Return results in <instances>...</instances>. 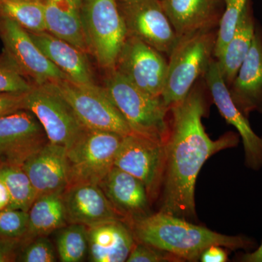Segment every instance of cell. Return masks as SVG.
Listing matches in <instances>:
<instances>
[{"label": "cell", "mask_w": 262, "mask_h": 262, "mask_svg": "<svg viewBox=\"0 0 262 262\" xmlns=\"http://www.w3.org/2000/svg\"><path fill=\"white\" fill-rule=\"evenodd\" d=\"M48 142L42 125L29 110L0 117V163L21 165Z\"/></svg>", "instance_id": "obj_13"}, {"label": "cell", "mask_w": 262, "mask_h": 262, "mask_svg": "<svg viewBox=\"0 0 262 262\" xmlns=\"http://www.w3.org/2000/svg\"><path fill=\"white\" fill-rule=\"evenodd\" d=\"M80 0H46V32L89 53L81 15Z\"/></svg>", "instance_id": "obj_22"}, {"label": "cell", "mask_w": 262, "mask_h": 262, "mask_svg": "<svg viewBox=\"0 0 262 262\" xmlns=\"http://www.w3.org/2000/svg\"><path fill=\"white\" fill-rule=\"evenodd\" d=\"M34 85L3 51L0 55V94H23Z\"/></svg>", "instance_id": "obj_29"}, {"label": "cell", "mask_w": 262, "mask_h": 262, "mask_svg": "<svg viewBox=\"0 0 262 262\" xmlns=\"http://www.w3.org/2000/svg\"><path fill=\"white\" fill-rule=\"evenodd\" d=\"M166 143L138 134L123 136L115 166L134 176L145 186L149 200L158 194L165 173Z\"/></svg>", "instance_id": "obj_10"}, {"label": "cell", "mask_w": 262, "mask_h": 262, "mask_svg": "<svg viewBox=\"0 0 262 262\" xmlns=\"http://www.w3.org/2000/svg\"><path fill=\"white\" fill-rule=\"evenodd\" d=\"M207 89L219 111L229 125L235 127L244 144L246 163L253 170L262 167V138L253 131L248 117L237 108L231 97L228 86L213 58L204 77Z\"/></svg>", "instance_id": "obj_14"}, {"label": "cell", "mask_w": 262, "mask_h": 262, "mask_svg": "<svg viewBox=\"0 0 262 262\" xmlns=\"http://www.w3.org/2000/svg\"><path fill=\"white\" fill-rule=\"evenodd\" d=\"M256 26L253 2L249 0L237 22L232 37L220 57L215 58L220 66L221 73L228 87L233 82L241 63L251 48Z\"/></svg>", "instance_id": "obj_23"}, {"label": "cell", "mask_w": 262, "mask_h": 262, "mask_svg": "<svg viewBox=\"0 0 262 262\" xmlns=\"http://www.w3.org/2000/svg\"><path fill=\"white\" fill-rule=\"evenodd\" d=\"M241 261L244 262H262V242L257 249L251 253L244 254L241 258Z\"/></svg>", "instance_id": "obj_37"}, {"label": "cell", "mask_w": 262, "mask_h": 262, "mask_svg": "<svg viewBox=\"0 0 262 262\" xmlns=\"http://www.w3.org/2000/svg\"><path fill=\"white\" fill-rule=\"evenodd\" d=\"M228 88L236 106L246 117L253 112H262V27L260 24H256L251 48Z\"/></svg>", "instance_id": "obj_17"}, {"label": "cell", "mask_w": 262, "mask_h": 262, "mask_svg": "<svg viewBox=\"0 0 262 262\" xmlns=\"http://www.w3.org/2000/svg\"><path fill=\"white\" fill-rule=\"evenodd\" d=\"M249 0H223L225 5L223 15L217 30L213 56L218 58L233 34L239 18Z\"/></svg>", "instance_id": "obj_28"}, {"label": "cell", "mask_w": 262, "mask_h": 262, "mask_svg": "<svg viewBox=\"0 0 262 262\" xmlns=\"http://www.w3.org/2000/svg\"><path fill=\"white\" fill-rule=\"evenodd\" d=\"M165 251L139 242L131 250L127 262H160L168 261Z\"/></svg>", "instance_id": "obj_32"}, {"label": "cell", "mask_w": 262, "mask_h": 262, "mask_svg": "<svg viewBox=\"0 0 262 262\" xmlns=\"http://www.w3.org/2000/svg\"><path fill=\"white\" fill-rule=\"evenodd\" d=\"M218 29L196 31L179 37L168 56V74L161 97L167 107L182 101L209 68Z\"/></svg>", "instance_id": "obj_4"}, {"label": "cell", "mask_w": 262, "mask_h": 262, "mask_svg": "<svg viewBox=\"0 0 262 262\" xmlns=\"http://www.w3.org/2000/svg\"><path fill=\"white\" fill-rule=\"evenodd\" d=\"M63 192L51 193L35 200L28 211V228L24 244L35 237L49 235L68 225Z\"/></svg>", "instance_id": "obj_24"}, {"label": "cell", "mask_w": 262, "mask_h": 262, "mask_svg": "<svg viewBox=\"0 0 262 262\" xmlns=\"http://www.w3.org/2000/svg\"><path fill=\"white\" fill-rule=\"evenodd\" d=\"M25 94H0V117L24 110Z\"/></svg>", "instance_id": "obj_34"}, {"label": "cell", "mask_w": 262, "mask_h": 262, "mask_svg": "<svg viewBox=\"0 0 262 262\" xmlns=\"http://www.w3.org/2000/svg\"><path fill=\"white\" fill-rule=\"evenodd\" d=\"M98 186L127 225L151 214L145 186L130 173L114 166Z\"/></svg>", "instance_id": "obj_18"}, {"label": "cell", "mask_w": 262, "mask_h": 262, "mask_svg": "<svg viewBox=\"0 0 262 262\" xmlns=\"http://www.w3.org/2000/svg\"><path fill=\"white\" fill-rule=\"evenodd\" d=\"M23 244V239L0 237V262L18 261Z\"/></svg>", "instance_id": "obj_33"}, {"label": "cell", "mask_w": 262, "mask_h": 262, "mask_svg": "<svg viewBox=\"0 0 262 262\" xmlns=\"http://www.w3.org/2000/svg\"><path fill=\"white\" fill-rule=\"evenodd\" d=\"M115 69L146 94L153 96L163 94L168 60L163 53L140 39L127 36Z\"/></svg>", "instance_id": "obj_12"}, {"label": "cell", "mask_w": 262, "mask_h": 262, "mask_svg": "<svg viewBox=\"0 0 262 262\" xmlns=\"http://www.w3.org/2000/svg\"><path fill=\"white\" fill-rule=\"evenodd\" d=\"M67 223L86 227L125 219L114 208L98 184L80 183L66 188L63 192Z\"/></svg>", "instance_id": "obj_15"}, {"label": "cell", "mask_w": 262, "mask_h": 262, "mask_svg": "<svg viewBox=\"0 0 262 262\" xmlns=\"http://www.w3.org/2000/svg\"><path fill=\"white\" fill-rule=\"evenodd\" d=\"M0 15L30 33L46 32L45 4L34 0H0Z\"/></svg>", "instance_id": "obj_26"}, {"label": "cell", "mask_w": 262, "mask_h": 262, "mask_svg": "<svg viewBox=\"0 0 262 262\" xmlns=\"http://www.w3.org/2000/svg\"><path fill=\"white\" fill-rule=\"evenodd\" d=\"M162 5L179 37L196 31L218 29L223 0H161Z\"/></svg>", "instance_id": "obj_19"}, {"label": "cell", "mask_w": 262, "mask_h": 262, "mask_svg": "<svg viewBox=\"0 0 262 262\" xmlns=\"http://www.w3.org/2000/svg\"><path fill=\"white\" fill-rule=\"evenodd\" d=\"M0 180L4 183L10 194V204L7 209L28 212L37 196L21 165L0 163Z\"/></svg>", "instance_id": "obj_25"}, {"label": "cell", "mask_w": 262, "mask_h": 262, "mask_svg": "<svg viewBox=\"0 0 262 262\" xmlns=\"http://www.w3.org/2000/svg\"><path fill=\"white\" fill-rule=\"evenodd\" d=\"M129 227L138 242L191 261L200 258L202 253L212 246L237 250L247 249L253 244L251 239L244 236L217 233L160 211L133 221Z\"/></svg>", "instance_id": "obj_2"}, {"label": "cell", "mask_w": 262, "mask_h": 262, "mask_svg": "<svg viewBox=\"0 0 262 262\" xmlns=\"http://www.w3.org/2000/svg\"><path fill=\"white\" fill-rule=\"evenodd\" d=\"M172 124L166 144L163 204L160 212L189 220L195 217L194 190L198 174L206 160L221 150L237 145L229 133L212 140L202 118L206 113L204 89L198 82L189 94L170 108Z\"/></svg>", "instance_id": "obj_1"}, {"label": "cell", "mask_w": 262, "mask_h": 262, "mask_svg": "<svg viewBox=\"0 0 262 262\" xmlns=\"http://www.w3.org/2000/svg\"><path fill=\"white\" fill-rule=\"evenodd\" d=\"M34 1L39 2V3H46V0H34Z\"/></svg>", "instance_id": "obj_38"}, {"label": "cell", "mask_w": 262, "mask_h": 262, "mask_svg": "<svg viewBox=\"0 0 262 262\" xmlns=\"http://www.w3.org/2000/svg\"><path fill=\"white\" fill-rule=\"evenodd\" d=\"M127 36L170 56L179 37L162 5L161 0H117Z\"/></svg>", "instance_id": "obj_9"}, {"label": "cell", "mask_w": 262, "mask_h": 262, "mask_svg": "<svg viewBox=\"0 0 262 262\" xmlns=\"http://www.w3.org/2000/svg\"><path fill=\"white\" fill-rule=\"evenodd\" d=\"M28 228V212L21 210L0 211V237L23 239Z\"/></svg>", "instance_id": "obj_31"}, {"label": "cell", "mask_w": 262, "mask_h": 262, "mask_svg": "<svg viewBox=\"0 0 262 262\" xmlns=\"http://www.w3.org/2000/svg\"><path fill=\"white\" fill-rule=\"evenodd\" d=\"M80 8L89 53L103 70H113L127 37L117 0H82Z\"/></svg>", "instance_id": "obj_5"}, {"label": "cell", "mask_w": 262, "mask_h": 262, "mask_svg": "<svg viewBox=\"0 0 262 262\" xmlns=\"http://www.w3.org/2000/svg\"><path fill=\"white\" fill-rule=\"evenodd\" d=\"M33 40L69 80L81 84H95L88 53L48 32L30 33Z\"/></svg>", "instance_id": "obj_20"}, {"label": "cell", "mask_w": 262, "mask_h": 262, "mask_svg": "<svg viewBox=\"0 0 262 262\" xmlns=\"http://www.w3.org/2000/svg\"><path fill=\"white\" fill-rule=\"evenodd\" d=\"M24 110L34 114L51 144L70 148L87 127L49 84L33 86L24 96Z\"/></svg>", "instance_id": "obj_8"}, {"label": "cell", "mask_w": 262, "mask_h": 262, "mask_svg": "<svg viewBox=\"0 0 262 262\" xmlns=\"http://www.w3.org/2000/svg\"><path fill=\"white\" fill-rule=\"evenodd\" d=\"M0 38L4 46L3 51L33 84L42 85L68 80L38 47L29 32L1 15Z\"/></svg>", "instance_id": "obj_11"}, {"label": "cell", "mask_w": 262, "mask_h": 262, "mask_svg": "<svg viewBox=\"0 0 262 262\" xmlns=\"http://www.w3.org/2000/svg\"><path fill=\"white\" fill-rule=\"evenodd\" d=\"M28 175L37 198L63 192L69 184L67 149L48 142L21 165Z\"/></svg>", "instance_id": "obj_16"}, {"label": "cell", "mask_w": 262, "mask_h": 262, "mask_svg": "<svg viewBox=\"0 0 262 262\" xmlns=\"http://www.w3.org/2000/svg\"><path fill=\"white\" fill-rule=\"evenodd\" d=\"M122 138L115 133L86 128L67 149L68 186L80 183L99 184L115 166Z\"/></svg>", "instance_id": "obj_6"}, {"label": "cell", "mask_w": 262, "mask_h": 262, "mask_svg": "<svg viewBox=\"0 0 262 262\" xmlns=\"http://www.w3.org/2000/svg\"><path fill=\"white\" fill-rule=\"evenodd\" d=\"M56 249L48 236L31 239L22 246L18 261L22 262H54Z\"/></svg>", "instance_id": "obj_30"}, {"label": "cell", "mask_w": 262, "mask_h": 262, "mask_svg": "<svg viewBox=\"0 0 262 262\" xmlns=\"http://www.w3.org/2000/svg\"><path fill=\"white\" fill-rule=\"evenodd\" d=\"M105 72L103 88L125 119L131 132L166 143L170 133L167 122L170 108L161 96L146 94L115 69Z\"/></svg>", "instance_id": "obj_3"}, {"label": "cell", "mask_w": 262, "mask_h": 262, "mask_svg": "<svg viewBox=\"0 0 262 262\" xmlns=\"http://www.w3.org/2000/svg\"><path fill=\"white\" fill-rule=\"evenodd\" d=\"M49 84L68 103L87 128L108 131L123 136L132 133L103 86L77 84L69 80Z\"/></svg>", "instance_id": "obj_7"}, {"label": "cell", "mask_w": 262, "mask_h": 262, "mask_svg": "<svg viewBox=\"0 0 262 262\" xmlns=\"http://www.w3.org/2000/svg\"><path fill=\"white\" fill-rule=\"evenodd\" d=\"M10 198L9 192L4 183L0 180V211L7 209L9 206Z\"/></svg>", "instance_id": "obj_36"}, {"label": "cell", "mask_w": 262, "mask_h": 262, "mask_svg": "<svg viewBox=\"0 0 262 262\" xmlns=\"http://www.w3.org/2000/svg\"><path fill=\"white\" fill-rule=\"evenodd\" d=\"M89 258L93 262L126 261L136 239L122 221H111L88 227Z\"/></svg>", "instance_id": "obj_21"}, {"label": "cell", "mask_w": 262, "mask_h": 262, "mask_svg": "<svg viewBox=\"0 0 262 262\" xmlns=\"http://www.w3.org/2000/svg\"><path fill=\"white\" fill-rule=\"evenodd\" d=\"M56 244L60 261H84L87 255H89L88 227L78 224H68L58 229Z\"/></svg>", "instance_id": "obj_27"}, {"label": "cell", "mask_w": 262, "mask_h": 262, "mask_svg": "<svg viewBox=\"0 0 262 262\" xmlns=\"http://www.w3.org/2000/svg\"><path fill=\"white\" fill-rule=\"evenodd\" d=\"M200 259L203 262H225L227 261V254L222 246H212L202 253Z\"/></svg>", "instance_id": "obj_35"}, {"label": "cell", "mask_w": 262, "mask_h": 262, "mask_svg": "<svg viewBox=\"0 0 262 262\" xmlns=\"http://www.w3.org/2000/svg\"><path fill=\"white\" fill-rule=\"evenodd\" d=\"M81 1H82V0H80V2H81Z\"/></svg>", "instance_id": "obj_39"}]
</instances>
